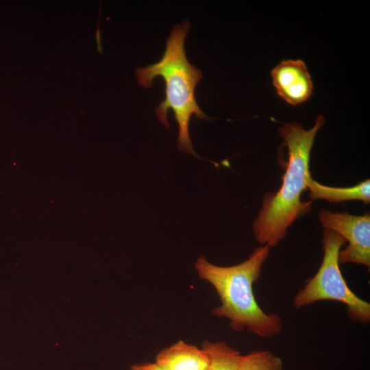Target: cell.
<instances>
[{"label": "cell", "mask_w": 370, "mask_h": 370, "mask_svg": "<svg viewBox=\"0 0 370 370\" xmlns=\"http://www.w3.org/2000/svg\"><path fill=\"white\" fill-rule=\"evenodd\" d=\"M324 123V116L319 115L310 130L297 122L284 123L278 128L288 149V161L280 189L264 195L253 223L255 238L262 245L270 248L278 245L292 223L310 210L312 201H303L301 196L311 177L310 156L314 138Z\"/></svg>", "instance_id": "1"}, {"label": "cell", "mask_w": 370, "mask_h": 370, "mask_svg": "<svg viewBox=\"0 0 370 370\" xmlns=\"http://www.w3.org/2000/svg\"><path fill=\"white\" fill-rule=\"evenodd\" d=\"M269 252V246L261 245L236 265L217 266L202 256L195 264L199 278L210 284L219 297L221 304L212 310V314L228 319L235 331L246 330L263 338L274 337L282 329L281 317L265 312L254 293V284L258 280Z\"/></svg>", "instance_id": "2"}, {"label": "cell", "mask_w": 370, "mask_h": 370, "mask_svg": "<svg viewBox=\"0 0 370 370\" xmlns=\"http://www.w3.org/2000/svg\"><path fill=\"white\" fill-rule=\"evenodd\" d=\"M190 23L185 19L181 24L173 26L166 41V48L162 58L156 63L144 68H136L137 83L150 88L157 76L165 82V99L157 106L156 113L167 129L169 124L168 110L171 109L179 126L178 149L198 158L188 132L190 117L195 114L199 119L212 120L198 106L195 90L203 77L202 72L187 60L184 41Z\"/></svg>", "instance_id": "3"}, {"label": "cell", "mask_w": 370, "mask_h": 370, "mask_svg": "<svg viewBox=\"0 0 370 370\" xmlns=\"http://www.w3.org/2000/svg\"><path fill=\"white\" fill-rule=\"evenodd\" d=\"M345 243L341 236L323 230L321 264L315 275L306 280L304 286L297 293L293 305L300 308L323 300L338 301L347 306L348 316L352 321L369 323L370 304L349 288L340 269L338 254Z\"/></svg>", "instance_id": "4"}, {"label": "cell", "mask_w": 370, "mask_h": 370, "mask_svg": "<svg viewBox=\"0 0 370 370\" xmlns=\"http://www.w3.org/2000/svg\"><path fill=\"white\" fill-rule=\"evenodd\" d=\"M319 219L324 229L341 236L347 246L341 249L339 264L354 263L370 266V216L353 215L321 210Z\"/></svg>", "instance_id": "5"}, {"label": "cell", "mask_w": 370, "mask_h": 370, "mask_svg": "<svg viewBox=\"0 0 370 370\" xmlns=\"http://www.w3.org/2000/svg\"><path fill=\"white\" fill-rule=\"evenodd\" d=\"M278 95L295 106L307 101L313 92V83L305 62L301 60H284L271 73Z\"/></svg>", "instance_id": "6"}, {"label": "cell", "mask_w": 370, "mask_h": 370, "mask_svg": "<svg viewBox=\"0 0 370 370\" xmlns=\"http://www.w3.org/2000/svg\"><path fill=\"white\" fill-rule=\"evenodd\" d=\"M209 361L204 349L182 340L160 351L155 359L166 370H206Z\"/></svg>", "instance_id": "7"}, {"label": "cell", "mask_w": 370, "mask_h": 370, "mask_svg": "<svg viewBox=\"0 0 370 370\" xmlns=\"http://www.w3.org/2000/svg\"><path fill=\"white\" fill-rule=\"evenodd\" d=\"M311 201L323 199L329 202L359 200L365 204L370 201V180L367 179L352 187H332L316 182L312 177L307 180Z\"/></svg>", "instance_id": "8"}, {"label": "cell", "mask_w": 370, "mask_h": 370, "mask_svg": "<svg viewBox=\"0 0 370 370\" xmlns=\"http://www.w3.org/2000/svg\"><path fill=\"white\" fill-rule=\"evenodd\" d=\"M201 348L210 359L206 370H237L242 354L225 342L204 341Z\"/></svg>", "instance_id": "9"}, {"label": "cell", "mask_w": 370, "mask_h": 370, "mask_svg": "<svg viewBox=\"0 0 370 370\" xmlns=\"http://www.w3.org/2000/svg\"><path fill=\"white\" fill-rule=\"evenodd\" d=\"M237 370H283L280 357L267 350L242 355Z\"/></svg>", "instance_id": "10"}, {"label": "cell", "mask_w": 370, "mask_h": 370, "mask_svg": "<svg viewBox=\"0 0 370 370\" xmlns=\"http://www.w3.org/2000/svg\"><path fill=\"white\" fill-rule=\"evenodd\" d=\"M130 370H166L156 362H143L136 364L131 367Z\"/></svg>", "instance_id": "11"}]
</instances>
